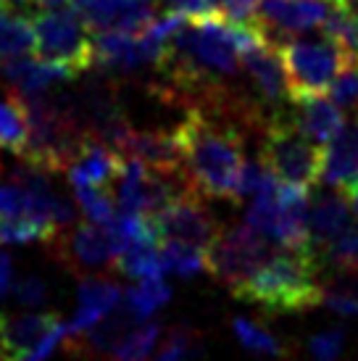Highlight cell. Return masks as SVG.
<instances>
[{
  "mask_svg": "<svg viewBox=\"0 0 358 361\" xmlns=\"http://www.w3.org/2000/svg\"><path fill=\"white\" fill-rule=\"evenodd\" d=\"M216 109V106H214ZM182 145V171L200 198H232L242 169V137L232 121L219 116V109L190 106L177 127Z\"/></svg>",
  "mask_w": 358,
  "mask_h": 361,
  "instance_id": "6da1fadb",
  "label": "cell"
},
{
  "mask_svg": "<svg viewBox=\"0 0 358 361\" xmlns=\"http://www.w3.org/2000/svg\"><path fill=\"white\" fill-rule=\"evenodd\" d=\"M321 280L314 251H288L268 256L240 288L232 290L237 301L256 303L271 314H298L319 303Z\"/></svg>",
  "mask_w": 358,
  "mask_h": 361,
  "instance_id": "7a4b0ae2",
  "label": "cell"
},
{
  "mask_svg": "<svg viewBox=\"0 0 358 361\" xmlns=\"http://www.w3.org/2000/svg\"><path fill=\"white\" fill-rule=\"evenodd\" d=\"M261 161L285 185L311 190L321 180V151L316 142L300 135L282 114H274L264 132Z\"/></svg>",
  "mask_w": 358,
  "mask_h": 361,
  "instance_id": "3957f363",
  "label": "cell"
},
{
  "mask_svg": "<svg viewBox=\"0 0 358 361\" xmlns=\"http://www.w3.org/2000/svg\"><path fill=\"white\" fill-rule=\"evenodd\" d=\"M35 32V56L56 63H66L71 69H92V37L87 24L77 16L71 6L40 8L30 16Z\"/></svg>",
  "mask_w": 358,
  "mask_h": 361,
  "instance_id": "277c9868",
  "label": "cell"
},
{
  "mask_svg": "<svg viewBox=\"0 0 358 361\" xmlns=\"http://www.w3.org/2000/svg\"><path fill=\"white\" fill-rule=\"evenodd\" d=\"M268 256H271V240L245 221L224 232H216V238L206 251V269L221 285L235 290Z\"/></svg>",
  "mask_w": 358,
  "mask_h": 361,
  "instance_id": "5b68a950",
  "label": "cell"
},
{
  "mask_svg": "<svg viewBox=\"0 0 358 361\" xmlns=\"http://www.w3.org/2000/svg\"><path fill=\"white\" fill-rule=\"evenodd\" d=\"M45 245L50 256L80 280L113 269V261H116V245L111 240L109 230L85 216L56 230V235Z\"/></svg>",
  "mask_w": 358,
  "mask_h": 361,
  "instance_id": "8992f818",
  "label": "cell"
},
{
  "mask_svg": "<svg viewBox=\"0 0 358 361\" xmlns=\"http://www.w3.org/2000/svg\"><path fill=\"white\" fill-rule=\"evenodd\" d=\"M279 56L288 71L290 95H316L324 92L345 66V56L332 40H292L279 42Z\"/></svg>",
  "mask_w": 358,
  "mask_h": 361,
  "instance_id": "52a82bcc",
  "label": "cell"
},
{
  "mask_svg": "<svg viewBox=\"0 0 358 361\" xmlns=\"http://www.w3.org/2000/svg\"><path fill=\"white\" fill-rule=\"evenodd\" d=\"M159 240H179L209 251L216 238V221L211 216L198 192H185L177 201L169 203L163 211L150 216Z\"/></svg>",
  "mask_w": 358,
  "mask_h": 361,
  "instance_id": "ba28073f",
  "label": "cell"
},
{
  "mask_svg": "<svg viewBox=\"0 0 358 361\" xmlns=\"http://www.w3.org/2000/svg\"><path fill=\"white\" fill-rule=\"evenodd\" d=\"M329 8V0H259L256 24L266 42L279 45L292 35L321 27Z\"/></svg>",
  "mask_w": 358,
  "mask_h": 361,
  "instance_id": "9c48e42d",
  "label": "cell"
},
{
  "mask_svg": "<svg viewBox=\"0 0 358 361\" xmlns=\"http://www.w3.org/2000/svg\"><path fill=\"white\" fill-rule=\"evenodd\" d=\"M61 324L58 311H3L0 314V361H24L37 343Z\"/></svg>",
  "mask_w": 358,
  "mask_h": 361,
  "instance_id": "30bf717a",
  "label": "cell"
},
{
  "mask_svg": "<svg viewBox=\"0 0 358 361\" xmlns=\"http://www.w3.org/2000/svg\"><path fill=\"white\" fill-rule=\"evenodd\" d=\"M240 63L248 71L261 101L266 106H274V111L279 114V103L290 101V82L277 48H271V42L266 40L248 45L240 53Z\"/></svg>",
  "mask_w": 358,
  "mask_h": 361,
  "instance_id": "8fae6325",
  "label": "cell"
},
{
  "mask_svg": "<svg viewBox=\"0 0 358 361\" xmlns=\"http://www.w3.org/2000/svg\"><path fill=\"white\" fill-rule=\"evenodd\" d=\"M282 116L316 145H327L345 127L342 109L332 98H321L319 92L316 95H290V114H282Z\"/></svg>",
  "mask_w": 358,
  "mask_h": 361,
  "instance_id": "7c38bea8",
  "label": "cell"
},
{
  "mask_svg": "<svg viewBox=\"0 0 358 361\" xmlns=\"http://www.w3.org/2000/svg\"><path fill=\"white\" fill-rule=\"evenodd\" d=\"M121 166H124V156L116 148L85 137L71 164L66 166V177H69L71 190L74 188H109L119 177Z\"/></svg>",
  "mask_w": 358,
  "mask_h": 361,
  "instance_id": "4fadbf2b",
  "label": "cell"
},
{
  "mask_svg": "<svg viewBox=\"0 0 358 361\" xmlns=\"http://www.w3.org/2000/svg\"><path fill=\"white\" fill-rule=\"evenodd\" d=\"M121 156L137 159L145 166L159 171H182V145L177 130H135L127 135L121 145Z\"/></svg>",
  "mask_w": 358,
  "mask_h": 361,
  "instance_id": "5bb4252c",
  "label": "cell"
},
{
  "mask_svg": "<svg viewBox=\"0 0 358 361\" xmlns=\"http://www.w3.org/2000/svg\"><path fill=\"white\" fill-rule=\"evenodd\" d=\"M124 298V290H121L119 282L109 280L103 274H90V277H82L80 282V306L74 311V319L69 324V335L71 332H82L92 327L95 322H100L103 317H109L111 311L116 309Z\"/></svg>",
  "mask_w": 358,
  "mask_h": 361,
  "instance_id": "9a60e30c",
  "label": "cell"
},
{
  "mask_svg": "<svg viewBox=\"0 0 358 361\" xmlns=\"http://www.w3.org/2000/svg\"><path fill=\"white\" fill-rule=\"evenodd\" d=\"M358 180V121L342 130L327 142L321 153V182L329 188L348 190Z\"/></svg>",
  "mask_w": 358,
  "mask_h": 361,
  "instance_id": "2e32d148",
  "label": "cell"
},
{
  "mask_svg": "<svg viewBox=\"0 0 358 361\" xmlns=\"http://www.w3.org/2000/svg\"><path fill=\"white\" fill-rule=\"evenodd\" d=\"M350 224H353V216H350L348 198L342 192H319L309 206L311 251H319L321 245L335 240Z\"/></svg>",
  "mask_w": 358,
  "mask_h": 361,
  "instance_id": "e0dca14e",
  "label": "cell"
},
{
  "mask_svg": "<svg viewBox=\"0 0 358 361\" xmlns=\"http://www.w3.org/2000/svg\"><path fill=\"white\" fill-rule=\"evenodd\" d=\"M113 271H119L132 280H150V277H163V259H161V240H140L127 245L113 261Z\"/></svg>",
  "mask_w": 358,
  "mask_h": 361,
  "instance_id": "ac0fdd59",
  "label": "cell"
},
{
  "mask_svg": "<svg viewBox=\"0 0 358 361\" xmlns=\"http://www.w3.org/2000/svg\"><path fill=\"white\" fill-rule=\"evenodd\" d=\"M35 56V32L30 16L13 11L0 0V61Z\"/></svg>",
  "mask_w": 358,
  "mask_h": 361,
  "instance_id": "d6986e66",
  "label": "cell"
},
{
  "mask_svg": "<svg viewBox=\"0 0 358 361\" xmlns=\"http://www.w3.org/2000/svg\"><path fill=\"white\" fill-rule=\"evenodd\" d=\"M161 338V324L159 322H137L135 327L119 341V345L111 351L106 361H150L156 353Z\"/></svg>",
  "mask_w": 358,
  "mask_h": 361,
  "instance_id": "ffe728a7",
  "label": "cell"
},
{
  "mask_svg": "<svg viewBox=\"0 0 358 361\" xmlns=\"http://www.w3.org/2000/svg\"><path fill=\"white\" fill-rule=\"evenodd\" d=\"M319 303L340 317H358V271H335V280L321 282Z\"/></svg>",
  "mask_w": 358,
  "mask_h": 361,
  "instance_id": "44dd1931",
  "label": "cell"
},
{
  "mask_svg": "<svg viewBox=\"0 0 358 361\" xmlns=\"http://www.w3.org/2000/svg\"><path fill=\"white\" fill-rule=\"evenodd\" d=\"M319 267H327L329 271H358V224L353 221L348 230H342L329 240L327 245H321L319 251H314Z\"/></svg>",
  "mask_w": 358,
  "mask_h": 361,
  "instance_id": "7402d4cb",
  "label": "cell"
},
{
  "mask_svg": "<svg viewBox=\"0 0 358 361\" xmlns=\"http://www.w3.org/2000/svg\"><path fill=\"white\" fill-rule=\"evenodd\" d=\"M200 353H203L200 332L182 322V324L169 327L166 338L161 341L159 351L153 353L150 361H195Z\"/></svg>",
  "mask_w": 358,
  "mask_h": 361,
  "instance_id": "603a6c76",
  "label": "cell"
},
{
  "mask_svg": "<svg viewBox=\"0 0 358 361\" xmlns=\"http://www.w3.org/2000/svg\"><path fill=\"white\" fill-rule=\"evenodd\" d=\"M56 224L37 216H0V245L48 243L56 235Z\"/></svg>",
  "mask_w": 358,
  "mask_h": 361,
  "instance_id": "cb8c5ba5",
  "label": "cell"
},
{
  "mask_svg": "<svg viewBox=\"0 0 358 361\" xmlns=\"http://www.w3.org/2000/svg\"><path fill=\"white\" fill-rule=\"evenodd\" d=\"M161 259L163 269L182 280H190L206 269V251L179 240H161Z\"/></svg>",
  "mask_w": 358,
  "mask_h": 361,
  "instance_id": "d4e9b609",
  "label": "cell"
},
{
  "mask_svg": "<svg viewBox=\"0 0 358 361\" xmlns=\"http://www.w3.org/2000/svg\"><path fill=\"white\" fill-rule=\"evenodd\" d=\"M27 145V116L19 98L11 92L8 101H0V151L21 156Z\"/></svg>",
  "mask_w": 358,
  "mask_h": 361,
  "instance_id": "484cf974",
  "label": "cell"
},
{
  "mask_svg": "<svg viewBox=\"0 0 358 361\" xmlns=\"http://www.w3.org/2000/svg\"><path fill=\"white\" fill-rule=\"evenodd\" d=\"M232 330H235V338L245 351L256 353V356H285L282 341L259 322L248 319V317H237L232 322Z\"/></svg>",
  "mask_w": 358,
  "mask_h": 361,
  "instance_id": "4316f807",
  "label": "cell"
},
{
  "mask_svg": "<svg viewBox=\"0 0 358 361\" xmlns=\"http://www.w3.org/2000/svg\"><path fill=\"white\" fill-rule=\"evenodd\" d=\"M171 298V288L161 277H150V280H140L135 288L124 293V303L130 306L140 319H148L150 314H156L161 306H166Z\"/></svg>",
  "mask_w": 358,
  "mask_h": 361,
  "instance_id": "83f0119b",
  "label": "cell"
},
{
  "mask_svg": "<svg viewBox=\"0 0 358 361\" xmlns=\"http://www.w3.org/2000/svg\"><path fill=\"white\" fill-rule=\"evenodd\" d=\"M279 185V180L271 174L266 164L261 159H250L242 161V169H240L237 177V190H235V198H256L261 192L274 190Z\"/></svg>",
  "mask_w": 358,
  "mask_h": 361,
  "instance_id": "f1b7e54d",
  "label": "cell"
},
{
  "mask_svg": "<svg viewBox=\"0 0 358 361\" xmlns=\"http://www.w3.org/2000/svg\"><path fill=\"white\" fill-rule=\"evenodd\" d=\"M74 195L85 219L106 227L116 216V201L106 188H74Z\"/></svg>",
  "mask_w": 358,
  "mask_h": 361,
  "instance_id": "f546056e",
  "label": "cell"
},
{
  "mask_svg": "<svg viewBox=\"0 0 358 361\" xmlns=\"http://www.w3.org/2000/svg\"><path fill=\"white\" fill-rule=\"evenodd\" d=\"M348 345V330L345 327H327V330L311 335L306 341V351L311 361H340Z\"/></svg>",
  "mask_w": 358,
  "mask_h": 361,
  "instance_id": "4dcf8cb0",
  "label": "cell"
},
{
  "mask_svg": "<svg viewBox=\"0 0 358 361\" xmlns=\"http://www.w3.org/2000/svg\"><path fill=\"white\" fill-rule=\"evenodd\" d=\"M327 90H329V98L338 103L340 109L345 111L358 109V63H345Z\"/></svg>",
  "mask_w": 358,
  "mask_h": 361,
  "instance_id": "1f68e13d",
  "label": "cell"
},
{
  "mask_svg": "<svg viewBox=\"0 0 358 361\" xmlns=\"http://www.w3.org/2000/svg\"><path fill=\"white\" fill-rule=\"evenodd\" d=\"M11 298L19 303L21 309H40L42 303L48 301V288L37 274H27L11 288Z\"/></svg>",
  "mask_w": 358,
  "mask_h": 361,
  "instance_id": "d6a6232c",
  "label": "cell"
},
{
  "mask_svg": "<svg viewBox=\"0 0 358 361\" xmlns=\"http://www.w3.org/2000/svg\"><path fill=\"white\" fill-rule=\"evenodd\" d=\"M13 288V259L0 251V298H8Z\"/></svg>",
  "mask_w": 358,
  "mask_h": 361,
  "instance_id": "836d02e7",
  "label": "cell"
},
{
  "mask_svg": "<svg viewBox=\"0 0 358 361\" xmlns=\"http://www.w3.org/2000/svg\"><path fill=\"white\" fill-rule=\"evenodd\" d=\"M348 195H350V203H353V209H356V214H358V180L348 188Z\"/></svg>",
  "mask_w": 358,
  "mask_h": 361,
  "instance_id": "e575fe53",
  "label": "cell"
},
{
  "mask_svg": "<svg viewBox=\"0 0 358 361\" xmlns=\"http://www.w3.org/2000/svg\"><path fill=\"white\" fill-rule=\"evenodd\" d=\"M332 6H348V3H353V0H329Z\"/></svg>",
  "mask_w": 358,
  "mask_h": 361,
  "instance_id": "d590c367",
  "label": "cell"
},
{
  "mask_svg": "<svg viewBox=\"0 0 358 361\" xmlns=\"http://www.w3.org/2000/svg\"><path fill=\"white\" fill-rule=\"evenodd\" d=\"M166 3H169V0H166Z\"/></svg>",
  "mask_w": 358,
  "mask_h": 361,
  "instance_id": "8d00e7d4",
  "label": "cell"
}]
</instances>
